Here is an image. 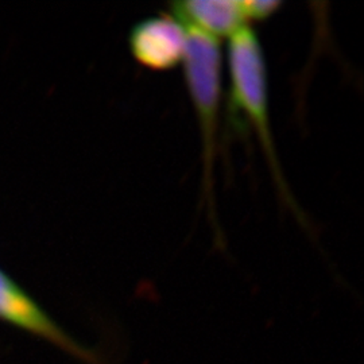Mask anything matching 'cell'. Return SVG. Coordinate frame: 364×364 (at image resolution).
<instances>
[{"label":"cell","instance_id":"cell-1","mask_svg":"<svg viewBox=\"0 0 364 364\" xmlns=\"http://www.w3.org/2000/svg\"><path fill=\"white\" fill-rule=\"evenodd\" d=\"M227 60L231 105L236 114L245 117L246 124L258 136L274 181L277 182L282 197L287 198L291 208L296 210V207L291 204V196L289 195L274 144L266 61L259 38L252 27L247 25L228 39Z\"/></svg>","mask_w":364,"mask_h":364},{"label":"cell","instance_id":"cell-2","mask_svg":"<svg viewBox=\"0 0 364 364\" xmlns=\"http://www.w3.org/2000/svg\"><path fill=\"white\" fill-rule=\"evenodd\" d=\"M183 72L203 144V201L215 215V158L219 130L223 55L218 39L186 28Z\"/></svg>","mask_w":364,"mask_h":364},{"label":"cell","instance_id":"cell-3","mask_svg":"<svg viewBox=\"0 0 364 364\" xmlns=\"http://www.w3.org/2000/svg\"><path fill=\"white\" fill-rule=\"evenodd\" d=\"M0 321L42 338L85 363H99L96 352L81 346L45 312L13 278L0 270Z\"/></svg>","mask_w":364,"mask_h":364},{"label":"cell","instance_id":"cell-4","mask_svg":"<svg viewBox=\"0 0 364 364\" xmlns=\"http://www.w3.org/2000/svg\"><path fill=\"white\" fill-rule=\"evenodd\" d=\"M129 46L132 57L156 72L182 64L186 49V30L171 15H158L131 28Z\"/></svg>","mask_w":364,"mask_h":364},{"label":"cell","instance_id":"cell-5","mask_svg":"<svg viewBox=\"0 0 364 364\" xmlns=\"http://www.w3.org/2000/svg\"><path fill=\"white\" fill-rule=\"evenodd\" d=\"M171 16L182 26L193 28L212 38H231L247 26L240 1L235 0H188L171 3Z\"/></svg>","mask_w":364,"mask_h":364},{"label":"cell","instance_id":"cell-6","mask_svg":"<svg viewBox=\"0 0 364 364\" xmlns=\"http://www.w3.org/2000/svg\"><path fill=\"white\" fill-rule=\"evenodd\" d=\"M281 1L275 0H245L240 1V7L247 22L264 21L279 10Z\"/></svg>","mask_w":364,"mask_h":364}]
</instances>
